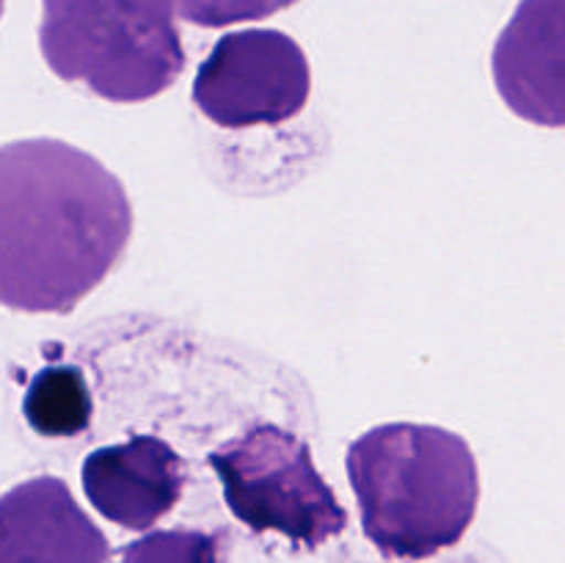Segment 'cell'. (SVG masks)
<instances>
[{
	"label": "cell",
	"instance_id": "obj_7",
	"mask_svg": "<svg viewBox=\"0 0 565 563\" xmlns=\"http://www.w3.org/2000/svg\"><path fill=\"white\" fill-rule=\"evenodd\" d=\"M108 541L55 478L17 486L0 506V563H105Z\"/></svg>",
	"mask_w": 565,
	"mask_h": 563
},
{
	"label": "cell",
	"instance_id": "obj_11",
	"mask_svg": "<svg viewBox=\"0 0 565 563\" xmlns=\"http://www.w3.org/2000/svg\"><path fill=\"white\" fill-rule=\"evenodd\" d=\"M292 3L296 0H177V9L188 22L221 28L232 25V22L263 20Z\"/></svg>",
	"mask_w": 565,
	"mask_h": 563
},
{
	"label": "cell",
	"instance_id": "obj_1",
	"mask_svg": "<svg viewBox=\"0 0 565 563\" xmlns=\"http://www.w3.org/2000/svg\"><path fill=\"white\" fill-rule=\"evenodd\" d=\"M132 213L99 160L53 138L0 155V298L22 312H66L105 279Z\"/></svg>",
	"mask_w": 565,
	"mask_h": 563
},
{
	"label": "cell",
	"instance_id": "obj_10",
	"mask_svg": "<svg viewBox=\"0 0 565 563\" xmlns=\"http://www.w3.org/2000/svg\"><path fill=\"white\" fill-rule=\"evenodd\" d=\"M121 563H218V550L204 533L166 530L127 546Z\"/></svg>",
	"mask_w": 565,
	"mask_h": 563
},
{
	"label": "cell",
	"instance_id": "obj_5",
	"mask_svg": "<svg viewBox=\"0 0 565 563\" xmlns=\"http://www.w3.org/2000/svg\"><path fill=\"white\" fill-rule=\"evenodd\" d=\"M309 97V64L279 31L230 33L193 81V103L224 127L274 125L296 116Z\"/></svg>",
	"mask_w": 565,
	"mask_h": 563
},
{
	"label": "cell",
	"instance_id": "obj_8",
	"mask_svg": "<svg viewBox=\"0 0 565 563\" xmlns=\"http://www.w3.org/2000/svg\"><path fill=\"white\" fill-rule=\"evenodd\" d=\"M182 484L180 456L154 436L103 447L83 464L88 502L127 530H147L166 517L180 500Z\"/></svg>",
	"mask_w": 565,
	"mask_h": 563
},
{
	"label": "cell",
	"instance_id": "obj_4",
	"mask_svg": "<svg viewBox=\"0 0 565 563\" xmlns=\"http://www.w3.org/2000/svg\"><path fill=\"white\" fill-rule=\"evenodd\" d=\"M232 513L254 530H276L318 546L342 533L348 513L315 469L307 445L276 425H259L213 453Z\"/></svg>",
	"mask_w": 565,
	"mask_h": 563
},
{
	"label": "cell",
	"instance_id": "obj_6",
	"mask_svg": "<svg viewBox=\"0 0 565 563\" xmlns=\"http://www.w3.org/2000/svg\"><path fill=\"white\" fill-rule=\"evenodd\" d=\"M494 81L522 119L565 127V0H522L494 47Z\"/></svg>",
	"mask_w": 565,
	"mask_h": 563
},
{
	"label": "cell",
	"instance_id": "obj_9",
	"mask_svg": "<svg viewBox=\"0 0 565 563\" xmlns=\"http://www.w3.org/2000/svg\"><path fill=\"white\" fill-rule=\"evenodd\" d=\"M28 425L36 434L75 436L92 419V395L86 379L75 368H47L31 381L22 403Z\"/></svg>",
	"mask_w": 565,
	"mask_h": 563
},
{
	"label": "cell",
	"instance_id": "obj_3",
	"mask_svg": "<svg viewBox=\"0 0 565 563\" xmlns=\"http://www.w3.org/2000/svg\"><path fill=\"white\" fill-rule=\"evenodd\" d=\"M177 0H44L39 44L50 70L114 103L166 92L185 66Z\"/></svg>",
	"mask_w": 565,
	"mask_h": 563
},
{
	"label": "cell",
	"instance_id": "obj_2",
	"mask_svg": "<svg viewBox=\"0 0 565 563\" xmlns=\"http://www.w3.org/2000/svg\"><path fill=\"white\" fill-rule=\"evenodd\" d=\"M367 539L390 557L436 555L461 541L478 508V464L461 436L434 425L367 431L348 450Z\"/></svg>",
	"mask_w": 565,
	"mask_h": 563
}]
</instances>
